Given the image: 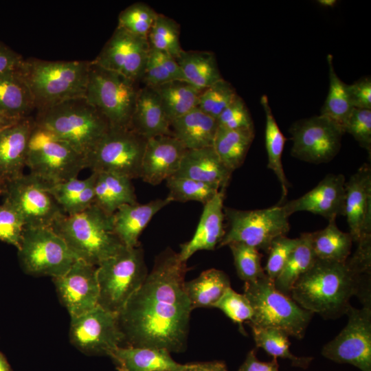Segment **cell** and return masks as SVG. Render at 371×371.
Masks as SVG:
<instances>
[{
	"instance_id": "680465c9",
	"label": "cell",
	"mask_w": 371,
	"mask_h": 371,
	"mask_svg": "<svg viewBox=\"0 0 371 371\" xmlns=\"http://www.w3.org/2000/svg\"><path fill=\"white\" fill-rule=\"evenodd\" d=\"M0 371H12L11 367L4 355L0 352Z\"/></svg>"
},
{
	"instance_id": "8fae6325",
	"label": "cell",
	"mask_w": 371,
	"mask_h": 371,
	"mask_svg": "<svg viewBox=\"0 0 371 371\" xmlns=\"http://www.w3.org/2000/svg\"><path fill=\"white\" fill-rule=\"evenodd\" d=\"M17 251L21 268L34 276H60L76 260L63 239L51 228L25 227Z\"/></svg>"
},
{
	"instance_id": "7bdbcfd3",
	"label": "cell",
	"mask_w": 371,
	"mask_h": 371,
	"mask_svg": "<svg viewBox=\"0 0 371 371\" xmlns=\"http://www.w3.org/2000/svg\"><path fill=\"white\" fill-rule=\"evenodd\" d=\"M238 95L233 86L223 78L201 91L197 108L216 119Z\"/></svg>"
},
{
	"instance_id": "e0dca14e",
	"label": "cell",
	"mask_w": 371,
	"mask_h": 371,
	"mask_svg": "<svg viewBox=\"0 0 371 371\" xmlns=\"http://www.w3.org/2000/svg\"><path fill=\"white\" fill-rule=\"evenodd\" d=\"M150 48L147 38L132 34L117 26L92 62L138 82L142 80Z\"/></svg>"
},
{
	"instance_id": "f6af8a7d",
	"label": "cell",
	"mask_w": 371,
	"mask_h": 371,
	"mask_svg": "<svg viewBox=\"0 0 371 371\" xmlns=\"http://www.w3.org/2000/svg\"><path fill=\"white\" fill-rule=\"evenodd\" d=\"M232 254L237 274L245 282H252L265 275L261 265L259 250L242 243L227 245Z\"/></svg>"
},
{
	"instance_id": "9c48e42d",
	"label": "cell",
	"mask_w": 371,
	"mask_h": 371,
	"mask_svg": "<svg viewBox=\"0 0 371 371\" xmlns=\"http://www.w3.org/2000/svg\"><path fill=\"white\" fill-rule=\"evenodd\" d=\"M26 166L30 174L54 184L78 177L82 170L87 168V164L67 142L34 123Z\"/></svg>"
},
{
	"instance_id": "6f0895ef",
	"label": "cell",
	"mask_w": 371,
	"mask_h": 371,
	"mask_svg": "<svg viewBox=\"0 0 371 371\" xmlns=\"http://www.w3.org/2000/svg\"><path fill=\"white\" fill-rule=\"evenodd\" d=\"M184 371H227V369L223 361H214L188 363V366Z\"/></svg>"
},
{
	"instance_id": "f5cc1de1",
	"label": "cell",
	"mask_w": 371,
	"mask_h": 371,
	"mask_svg": "<svg viewBox=\"0 0 371 371\" xmlns=\"http://www.w3.org/2000/svg\"><path fill=\"white\" fill-rule=\"evenodd\" d=\"M348 93L353 108L371 109V79L370 76L361 78L348 85Z\"/></svg>"
},
{
	"instance_id": "6125c7cd",
	"label": "cell",
	"mask_w": 371,
	"mask_h": 371,
	"mask_svg": "<svg viewBox=\"0 0 371 371\" xmlns=\"http://www.w3.org/2000/svg\"><path fill=\"white\" fill-rule=\"evenodd\" d=\"M6 183L0 178V195H3L5 191Z\"/></svg>"
},
{
	"instance_id": "83f0119b",
	"label": "cell",
	"mask_w": 371,
	"mask_h": 371,
	"mask_svg": "<svg viewBox=\"0 0 371 371\" xmlns=\"http://www.w3.org/2000/svg\"><path fill=\"white\" fill-rule=\"evenodd\" d=\"M217 128L216 119L197 107L170 122L172 135L187 150L212 146Z\"/></svg>"
},
{
	"instance_id": "c3c4849f",
	"label": "cell",
	"mask_w": 371,
	"mask_h": 371,
	"mask_svg": "<svg viewBox=\"0 0 371 371\" xmlns=\"http://www.w3.org/2000/svg\"><path fill=\"white\" fill-rule=\"evenodd\" d=\"M299 243V238H291L286 236L276 238L268 251V258L264 268L265 275L272 281L280 273L290 255Z\"/></svg>"
},
{
	"instance_id": "ee69618b",
	"label": "cell",
	"mask_w": 371,
	"mask_h": 371,
	"mask_svg": "<svg viewBox=\"0 0 371 371\" xmlns=\"http://www.w3.org/2000/svg\"><path fill=\"white\" fill-rule=\"evenodd\" d=\"M157 15L146 3H134L120 13L117 27L132 34L147 38Z\"/></svg>"
},
{
	"instance_id": "60d3db41",
	"label": "cell",
	"mask_w": 371,
	"mask_h": 371,
	"mask_svg": "<svg viewBox=\"0 0 371 371\" xmlns=\"http://www.w3.org/2000/svg\"><path fill=\"white\" fill-rule=\"evenodd\" d=\"M179 34V24L175 20L158 14L147 38L150 48L167 53L176 59L183 50Z\"/></svg>"
},
{
	"instance_id": "d590c367",
	"label": "cell",
	"mask_w": 371,
	"mask_h": 371,
	"mask_svg": "<svg viewBox=\"0 0 371 371\" xmlns=\"http://www.w3.org/2000/svg\"><path fill=\"white\" fill-rule=\"evenodd\" d=\"M311 236L317 259L344 262L349 258L353 240L349 232L339 229L336 218L329 220L325 228L311 233Z\"/></svg>"
},
{
	"instance_id": "7dc6e473",
	"label": "cell",
	"mask_w": 371,
	"mask_h": 371,
	"mask_svg": "<svg viewBox=\"0 0 371 371\" xmlns=\"http://www.w3.org/2000/svg\"><path fill=\"white\" fill-rule=\"evenodd\" d=\"M25 223L16 210L8 202L0 205V240L20 248Z\"/></svg>"
},
{
	"instance_id": "4dcf8cb0",
	"label": "cell",
	"mask_w": 371,
	"mask_h": 371,
	"mask_svg": "<svg viewBox=\"0 0 371 371\" xmlns=\"http://www.w3.org/2000/svg\"><path fill=\"white\" fill-rule=\"evenodd\" d=\"M95 173L84 179L74 178L49 185V192L67 215L79 213L94 203Z\"/></svg>"
},
{
	"instance_id": "5b68a950",
	"label": "cell",
	"mask_w": 371,
	"mask_h": 371,
	"mask_svg": "<svg viewBox=\"0 0 371 371\" xmlns=\"http://www.w3.org/2000/svg\"><path fill=\"white\" fill-rule=\"evenodd\" d=\"M34 123L67 142L87 161L107 133L104 117L85 98L65 101L36 111Z\"/></svg>"
},
{
	"instance_id": "7c38bea8",
	"label": "cell",
	"mask_w": 371,
	"mask_h": 371,
	"mask_svg": "<svg viewBox=\"0 0 371 371\" xmlns=\"http://www.w3.org/2000/svg\"><path fill=\"white\" fill-rule=\"evenodd\" d=\"M146 139L131 128H111L87 159L91 172L139 178Z\"/></svg>"
},
{
	"instance_id": "74e56055",
	"label": "cell",
	"mask_w": 371,
	"mask_h": 371,
	"mask_svg": "<svg viewBox=\"0 0 371 371\" xmlns=\"http://www.w3.org/2000/svg\"><path fill=\"white\" fill-rule=\"evenodd\" d=\"M317 258L311 244V233H303L283 269L273 281L276 288L289 295L297 280L314 265Z\"/></svg>"
},
{
	"instance_id": "603a6c76",
	"label": "cell",
	"mask_w": 371,
	"mask_h": 371,
	"mask_svg": "<svg viewBox=\"0 0 371 371\" xmlns=\"http://www.w3.org/2000/svg\"><path fill=\"white\" fill-rule=\"evenodd\" d=\"M225 192V189H221L203 205L192 238L181 245L178 254L182 261L186 262L196 251L214 250L221 241L225 233L223 225Z\"/></svg>"
},
{
	"instance_id": "e575fe53",
	"label": "cell",
	"mask_w": 371,
	"mask_h": 371,
	"mask_svg": "<svg viewBox=\"0 0 371 371\" xmlns=\"http://www.w3.org/2000/svg\"><path fill=\"white\" fill-rule=\"evenodd\" d=\"M260 104L266 119L265 147L268 159L267 167L276 175L280 183L282 196L278 205H281L287 196L290 186L282 163V155L286 139L278 127L266 95H262Z\"/></svg>"
},
{
	"instance_id": "277c9868",
	"label": "cell",
	"mask_w": 371,
	"mask_h": 371,
	"mask_svg": "<svg viewBox=\"0 0 371 371\" xmlns=\"http://www.w3.org/2000/svg\"><path fill=\"white\" fill-rule=\"evenodd\" d=\"M51 229L76 259L96 267L125 246L115 232L113 214L95 203L79 213L63 215Z\"/></svg>"
},
{
	"instance_id": "91938a15",
	"label": "cell",
	"mask_w": 371,
	"mask_h": 371,
	"mask_svg": "<svg viewBox=\"0 0 371 371\" xmlns=\"http://www.w3.org/2000/svg\"><path fill=\"white\" fill-rule=\"evenodd\" d=\"M17 120H11L0 115V130L14 123Z\"/></svg>"
},
{
	"instance_id": "d6a6232c",
	"label": "cell",
	"mask_w": 371,
	"mask_h": 371,
	"mask_svg": "<svg viewBox=\"0 0 371 371\" xmlns=\"http://www.w3.org/2000/svg\"><path fill=\"white\" fill-rule=\"evenodd\" d=\"M186 81L203 90L223 79L214 53L184 51L176 58Z\"/></svg>"
},
{
	"instance_id": "30bf717a",
	"label": "cell",
	"mask_w": 371,
	"mask_h": 371,
	"mask_svg": "<svg viewBox=\"0 0 371 371\" xmlns=\"http://www.w3.org/2000/svg\"><path fill=\"white\" fill-rule=\"evenodd\" d=\"M224 214L228 228L218 247L237 243L267 253L273 240L290 229L289 216L282 205L252 210L224 207Z\"/></svg>"
},
{
	"instance_id": "94428289",
	"label": "cell",
	"mask_w": 371,
	"mask_h": 371,
	"mask_svg": "<svg viewBox=\"0 0 371 371\" xmlns=\"http://www.w3.org/2000/svg\"><path fill=\"white\" fill-rule=\"evenodd\" d=\"M317 2L322 6L333 8L337 1L336 0H319Z\"/></svg>"
},
{
	"instance_id": "5bb4252c",
	"label": "cell",
	"mask_w": 371,
	"mask_h": 371,
	"mask_svg": "<svg viewBox=\"0 0 371 371\" xmlns=\"http://www.w3.org/2000/svg\"><path fill=\"white\" fill-rule=\"evenodd\" d=\"M289 131L293 142L291 155L316 164L329 162L335 157L344 134L339 124L322 115L300 120Z\"/></svg>"
},
{
	"instance_id": "2e32d148",
	"label": "cell",
	"mask_w": 371,
	"mask_h": 371,
	"mask_svg": "<svg viewBox=\"0 0 371 371\" xmlns=\"http://www.w3.org/2000/svg\"><path fill=\"white\" fill-rule=\"evenodd\" d=\"M69 337L75 348L87 355L109 357L124 342L117 315L99 305L71 317Z\"/></svg>"
},
{
	"instance_id": "7402d4cb",
	"label": "cell",
	"mask_w": 371,
	"mask_h": 371,
	"mask_svg": "<svg viewBox=\"0 0 371 371\" xmlns=\"http://www.w3.org/2000/svg\"><path fill=\"white\" fill-rule=\"evenodd\" d=\"M34 125V117H27L0 130V178L5 183L23 175Z\"/></svg>"
},
{
	"instance_id": "681fc988",
	"label": "cell",
	"mask_w": 371,
	"mask_h": 371,
	"mask_svg": "<svg viewBox=\"0 0 371 371\" xmlns=\"http://www.w3.org/2000/svg\"><path fill=\"white\" fill-rule=\"evenodd\" d=\"M218 127L226 129L254 130L250 112L243 100L238 95L216 118Z\"/></svg>"
},
{
	"instance_id": "8d00e7d4",
	"label": "cell",
	"mask_w": 371,
	"mask_h": 371,
	"mask_svg": "<svg viewBox=\"0 0 371 371\" xmlns=\"http://www.w3.org/2000/svg\"><path fill=\"white\" fill-rule=\"evenodd\" d=\"M152 88L158 94L170 122L196 108L201 92L190 83L181 80L170 81Z\"/></svg>"
},
{
	"instance_id": "11a10c76",
	"label": "cell",
	"mask_w": 371,
	"mask_h": 371,
	"mask_svg": "<svg viewBox=\"0 0 371 371\" xmlns=\"http://www.w3.org/2000/svg\"><path fill=\"white\" fill-rule=\"evenodd\" d=\"M238 371H279V370L276 358L268 362L260 361L257 359L256 350L254 349L249 352Z\"/></svg>"
},
{
	"instance_id": "9f6ffc18",
	"label": "cell",
	"mask_w": 371,
	"mask_h": 371,
	"mask_svg": "<svg viewBox=\"0 0 371 371\" xmlns=\"http://www.w3.org/2000/svg\"><path fill=\"white\" fill-rule=\"evenodd\" d=\"M153 49L155 50L159 61L169 73L173 80L186 81L181 67L175 58L164 52L155 49Z\"/></svg>"
},
{
	"instance_id": "f35d334b",
	"label": "cell",
	"mask_w": 371,
	"mask_h": 371,
	"mask_svg": "<svg viewBox=\"0 0 371 371\" xmlns=\"http://www.w3.org/2000/svg\"><path fill=\"white\" fill-rule=\"evenodd\" d=\"M326 59L329 71V89L320 115L331 119L343 128L354 109L349 97L348 85L337 76L333 66V56L328 54Z\"/></svg>"
},
{
	"instance_id": "ffe728a7",
	"label": "cell",
	"mask_w": 371,
	"mask_h": 371,
	"mask_svg": "<svg viewBox=\"0 0 371 371\" xmlns=\"http://www.w3.org/2000/svg\"><path fill=\"white\" fill-rule=\"evenodd\" d=\"M346 181L342 174H329L314 188L282 206L289 216L298 212L318 214L328 221L344 216Z\"/></svg>"
},
{
	"instance_id": "ab89813d",
	"label": "cell",
	"mask_w": 371,
	"mask_h": 371,
	"mask_svg": "<svg viewBox=\"0 0 371 371\" xmlns=\"http://www.w3.org/2000/svg\"><path fill=\"white\" fill-rule=\"evenodd\" d=\"M253 337L257 348H262L273 358L286 359L293 366L306 368L313 360L310 357H297L289 349V335L284 332L273 328L251 326Z\"/></svg>"
},
{
	"instance_id": "816d5d0a",
	"label": "cell",
	"mask_w": 371,
	"mask_h": 371,
	"mask_svg": "<svg viewBox=\"0 0 371 371\" xmlns=\"http://www.w3.org/2000/svg\"><path fill=\"white\" fill-rule=\"evenodd\" d=\"M172 80L157 58L155 50L150 48L142 81L144 82L145 86L155 87Z\"/></svg>"
},
{
	"instance_id": "db71d44e",
	"label": "cell",
	"mask_w": 371,
	"mask_h": 371,
	"mask_svg": "<svg viewBox=\"0 0 371 371\" xmlns=\"http://www.w3.org/2000/svg\"><path fill=\"white\" fill-rule=\"evenodd\" d=\"M23 60L19 54L0 42V75L17 69Z\"/></svg>"
},
{
	"instance_id": "b9f144b4",
	"label": "cell",
	"mask_w": 371,
	"mask_h": 371,
	"mask_svg": "<svg viewBox=\"0 0 371 371\" xmlns=\"http://www.w3.org/2000/svg\"><path fill=\"white\" fill-rule=\"evenodd\" d=\"M169 190L167 196L172 201H197L203 205L221 190L201 181L186 177L172 176L166 180Z\"/></svg>"
},
{
	"instance_id": "f907efd6",
	"label": "cell",
	"mask_w": 371,
	"mask_h": 371,
	"mask_svg": "<svg viewBox=\"0 0 371 371\" xmlns=\"http://www.w3.org/2000/svg\"><path fill=\"white\" fill-rule=\"evenodd\" d=\"M343 130L350 134L361 147L371 152V109L354 108Z\"/></svg>"
},
{
	"instance_id": "bcb514c9",
	"label": "cell",
	"mask_w": 371,
	"mask_h": 371,
	"mask_svg": "<svg viewBox=\"0 0 371 371\" xmlns=\"http://www.w3.org/2000/svg\"><path fill=\"white\" fill-rule=\"evenodd\" d=\"M214 307L220 309L233 322L237 324L243 333V324L245 322H249L253 317V309L248 299L244 294L236 292L232 287L227 289Z\"/></svg>"
},
{
	"instance_id": "52a82bcc",
	"label": "cell",
	"mask_w": 371,
	"mask_h": 371,
	"mask_svg": "<svg viewBox=\"0 0 371 371\" xmlns=\"http://www.w3.org/2000/svg\"><path fill=\"white\" fill-rule=\"evenodd\" d=\"M140 244L124 246L97 266L98 305L118 315L148 276Z\"/></svg>"
},
{
	"instance_id": "ac0fdd59",
	"label": "cell",
	"mask_w": 371,
	"mask_h": 371,
	"mask_svg": "<svg viewBox=\"0 0 371 371\" xmlns=\"http://www.w3.org/2000/svg\"><path fill=\"white\" fill-rule=\"evenodd\" d=\"M52 280L70 317L79 316L98 305L96 266L76 259L64 274Z\"/></svg>"
},
{
	"instance_id": "be15d7a7",
	"label": "cell",
	"mask_w": 371,
	"mask_h": 371,
	"mask_svg": "<svg viewBox=\"0 0 371 371\" xmlns=\"http://www.w3.org/2000/svg\"><path fill=\"white\" fill-rule=\"evenodd\" d=\"M118 371H122V370H117Z\"/></svg>"
},
{
	"instance_id": "8992f818",
	"label": "cell",
	"mask_w": 371,
	"mask_h": 371,
	"mask_svg": "<svg viewBox=\"0 0 371 371\" xmlns=\"http://www.w3.org/2000/svg\"><path fill=\"white\" fill-rule=\"evenodd\" d=\"M243 294L253 309L251 326L273 328L299 339L304 337L313 313L279 291L266 275L245 282Z\"/></svg>"
},
{
	"instance_id": "9a60e30c",
	"label": "cell",
	"mask_w": 371,
	"mask_h": 371,
	"mask_svg": "<svg viewBox=\"0 0 371 371\" xmlns=\"http://www.w3.org/2000/svg\"><path fill=\"white\" fill-rule=\"evenodd\" d=\"M346 326L322 348V355L335 362L371 371V306H350Z\"/></svg>"
},
{
	"instance_id": "44dd1931",
	"label": "cell",
	"mask_w": 371,
	"mask_h": 371,
	"mask_svg": "<svg viewBox=\"0 0 371 371\" xmlns=\"http://www.w3.org/2000/svg\"><path fill=\"white\" fill-rule=\"evenodd\" d=\"M186 150L182 143L172 135L148 139L139 178L153 186L166 181L178 171Z\"/></svg>"
},
{
	"instance_id": "4fadbf2b",
	"label": "cell",
	"mask_w": 371,
	"mask_h": 371,
	"mask_svg": "<svg viewBox=\"0 0 371 371\" xmlns=\"http://www.w3.org/2000/svg\"><path fill=\"white\" fill-rule=\"evenodd\" d=\"M49 185L30 173L6 183L4 201L20 214L25 227L51 228L65 214L49 192Z\"/></svg>"
},
{
	"instance_id": "d6986e66",
	"label": "cell",
	"mask_w": 371,
	"mask_h": 371,
	"mask_svg": "<svg viewBox=\"0 0 371 371\" xmlns=\"http://www.w3.org/2000/svg\"><path fill=\"white\" fill-rule=\"evenodd\" d=\"M356 243L371 238V167L364 164L345 183V210Z\"/></svg>"
},
{
	"instance_id": "f1b7e54d",
	"label": "cell",
	"mask_w": 371,
	"mask_h": 371,
	"mask_svg": "<svg viewBox=\"0 0 371 371\" xmlns=\"http://www.w3.org/2000/svg\"><path fill=\"white\" fill-rule=\"evenodd\" d=\"M36 110L32 93L19 69L0 75V115L14 120Z\"/></svg>"
},
{
	"instance_id": "1f68e13d",
	"label": "cell",
	"mask_w": 371,
	"mask_h": 371,
	"mask_svg": "<svg viewBox=\"0 0 371 371\" xmlns=\"http://www.w3.org/2000/svg\"><path fill=\"white\" fill-rule=\"evenodd\" d=\"M231 287L227 275L221 270L210 269L195 279L185 282V290L192 309L214 307Z\"/></svg>"
},
{
	"instance_id": "6da1fadb",
	"label": "cell",
	"mask_w": 371,
	"mask_h": 371,
	"mask_svg": "<svg viewBox=\"0 0 371 371\" xmlns=\"http://www.w3.org/2000/svg\"><path fill=\"white\" fill-rule=\"evenodd\" d=\"M186 262L168 247L117 315L127 346L185 350L191 311L185 290Z\"/></svg>"
},
{
	"instance_id": "4316f807",
	"label": "cell",
	"mask_w": 371,
	"mask_h": 371,
	"mask_svg": "<svg viewBox=\"0 0 371 371\" xmlns=\"http://www.w3.org/2000/svg\"><path fill=\"white\" fill-rule=\"evenodd\" d=\"M109 357L122 371H184L188 366L175 361L164 348L121 346Z\"/></svg>"
},
{
	"instance_id": "ba28073f",
	"label": "cell",
	"mask_w": 371,
	"mask_h": 371,
	"mask_svg": "<svg viewBox=\"0 0 371 371\" xmlns=\"http://www.w3.org/2000/svg\"><path fill=\"white\" fill-rule=\"evenodd\" d=\"M137 82L91 61L85 99L111 128H130Z\"/></svg>"
},
{
	"instance_id": "836d02e7",
	"label": "cell",
	"mask_w": 371,
	"mask_h": 371,
	"mask_svg": "<svg viewBox=\"0 0 371 371\" xmlns=\"http://www.w3.org/2000/svg\"><path fill=\"white\" fill-rule=\"evenodd\" d=\"M254 138V130H232L218 127L212 147L232 172L244 162Z\"/></svg>"
},
{
	"instance_id": "484cf974",
	"label": "cell",
	"mask_w": 371,
	"mask_h": 371,
	"mask_svg": "<svg viewBox=\"0 0 371 371\" xmlns=\"http://www.w3.org/2000/svg\"><path fill=\"white\" fill-rule=\"evenodd\" d=\"M172 201L168 196L141 204H126L113 214L115 232L128 247L139 245V237L153 217Z\"/></svg>"
},
{
	"instance_id": "3957f363",
	"label": "cell",
	"mask_w": 371,
	"mask_h": 371,
	"mask_svg": "<svg viewBox=\"0 0 371 371\" xmlns=\"http://www.w3.org/2000/svg\"><path fill=\"white\" fill-rule=\"evenodd\" d=\"M91 61L23 60L18 68L36 111L72 99L85 98Z\"/></svg>"
},
{
	"instance_id": "f546056e",
	"label": "cell",
	"mask_w": 371,
	"mask_h": 371,
	"mask_svg": "<svg viewBox=\"0 0 371 371\" xmlns=\"http://www.w3.org/2000/svg\"><path fill=\"white\" fill-rule=\"evenodd\" d=\"M95 173L94 203L109 214L121 206L137 203L132 179L108 172Z\"/></svg>"
},
{
	"instance_id": "d4e9b609",
	"label": "cell",
	"mask_w": 371,
	"mask_h": 371,
	"mask_svg": "<svg viewBox=\"0 0 371 371\" xmlns=\"http://www.w3.org/2000/svg\"><path fill=\"white\" fill-rule=\"evenodd\" d=\"M130 128L146 139L172 135L170 122L158 94L152 87L139 89Z\"/></svg>"
},
{
	"instance_id": "cb8c5ba5",
	"label": "cell",
	"mask_w": 371,
	"mask_h": 371,
	"mask_svg": "<svg viewBox=\"0 0 371 371\" xmlns=\"http://www.w3.org/2000/svg\"><path fill=\"white\" fill-rule=\"evenodd\" d=\"M232 172L221 161L212 146L186 150L173 176L186 177L225 189Z\"/></svg>"
},
{
	"instance_id": "7a4b0ae2",
	"label": "cell",
	"mask_w": 371,
	"mask_h": 371,
	"mask_svg": "<svg viewBox=\"0 0 371 371\" xmlns=\"http://www.w3.org/2000/svg\"><path fill=\"white\" fill-rule=\"evenodd\" d=\"M354 295L371 306L370 276L360 273L350 257L344 262L317 258L289 293L302 308L325 318L346 313Z\"/></svg>"
}]
</instances>
